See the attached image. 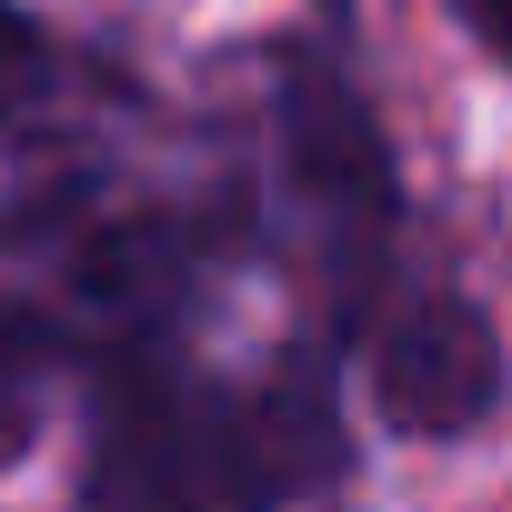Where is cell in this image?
Masks as SVG:
<instances>
[{"mask_svg": "<svg viewBox=\"0 0 512 512\" xmlns=\"http://www.w3.org/2000/svg\"><path fill=\"white\" fill-rule=\"evenodd\" d=\"M91 462L81 512H292L352 472L332 352H272L262 372H191L181 332L81 342Z\"/></svg>", "mask_w": 512, "mask_h": 512, "instance_id": "6da1fadb", "label": "cell"}, {"mask_svg": "<svg viewBox=\"0 0 512 512\" xmlns=\"http://www.w3.org/2000/svg\"><path fill=\"white\" fill-rule=\"evenodd\" d=\"M282 171H292V201L312 211V241L332 262L342 332L362 342L372 312L392 302L382 272H392V231H402V181H392V141H382L362 81L312 41L282 51Z\"/></svg>", "mask_w": 512, "mask_h": 512, "instance_id": "7a4b0ae2", "label": "cell"}, {"mask_svg": "<svg viewBox=\"0 0 512 512\" xmlns=\"http://www.w3.org/2000/svg\"><path fill=\"white\" fill-rule=\"evenodd\" d=\"M372 412L402 442H462L512 402V352L472 292H392L362 332Z\"/></svg>", "mask_w": 512, "mask_h": 512, "instance_id": "3957f363", "label": "cell"}, {"mask_svg": "<svg viewBox=\"0 0 512 512\" xmlns=\"http://www.w3.org/2000/svg\"><path fill=\"white\" fill-rule=\"evenodd\" d=\"M61 352H81V332H71L61 312H41V302H11V292H0V472L31 452Z\"/></svg>", "mask_w": 512, "mask_h": 512, "instance_id": "277c9868", "label": "cell"}, {"mask_svg": "<svg viewBox=\"0 0 512 512\" xmlns=\"http://www.w3.org/2000/svg\"><path fill=\"white\" fill-rule=\"evenodd\" d=\"M51 91H61V51H51V31H41L31 11H11V0H0V131H21Z\"/></svg>", "mask_w": 512, "mask_h": 512, "instance_id": "5b68a950", "label": "cell"}, {"mask_svg": "<svg viewBox=\"0 0 512 512\" xmlns=\"http://www.w3.org/2000/svg\"><path fill=\"white\" fill-rule=\"evenodd\" d=\"M452 11H462V31H472V41L512 71V0H452Z\"/></svg>", "mask_w": 512, "mask_h": 512, "instance_id": "8992f818", "label": "cell"}]
</instances>
